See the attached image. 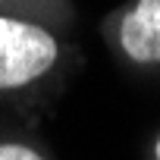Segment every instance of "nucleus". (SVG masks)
Instances as JSON below:
<instances>
[{
  "label": "nucleus",
  "instance_id": "2",
  "mask_svg": "<svg viewBox=\"0 0 160 160\" xmlns=\"http://www.w3.org/2000/svg\"><path fill=\"white\" fill-rule=\"evenodd\" d=\"M119 44L135 63H160V0H135L119 19Z\"/></svg>",
  "mask_w": 160,
  "mask_h": 160
},
{
  "label": "nucleus",
  "instance_id": "3",
  "mask_svg": "<svg viewBox=\"0 0 160 160\" xmlns=\"http://www.w3.org/2000/svg\"><path fill=\"white\" fill-rule=\"evenodd\" d=\"M0 160H44V157L25 144H0Z\"/></svg>",
  "mask_w": 160,
  "mask_h": 160
},
{
  "label": "nucleus",
  "instance_id": "4",
  "mask_svg": "<svg viewBox=\"0 0 160 160\" xmlns=\"http://www.w3.org/2000/svg\"><path fill=\"white\" fill-rule=\"evenodd\" d=\"M157 160H160V138H157Z\"/></svg>",
  "mask_w": 160,
  "mask_h": 160
},
{
  "label": "nucleus",
  "instance_id": "1",
  "mask_svg": "<svg viewBox=\"0 0 160 160\" xmlns=\"http://www.w3.org/2000/svg\"><path fill=\"white\" fill-rule=\"evenodd\" d=\"M57 41L47 28L0 16V91L28 85L57 63Z\"/></svg>",
  "mask_w": 160,
  "mask_h": 160
}]
</instances>
